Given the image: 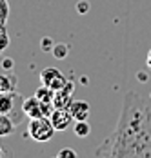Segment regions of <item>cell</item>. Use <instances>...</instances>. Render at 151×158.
<instances>
[{
  "instance_id": "obj_6",
  "label": "cell",
  "mask_w": 151,
  "mask_h": 158,
  "mask_svg": "<svg viewBox=\"0 0 151 158\" xmlns=\"http://www.w3.org/2000/svg\"><path fill=\"white\" fill-rule=\"evenodd\" d=\"M73 93H75V84H73V80H67V84L62 89L55 91L53 106L58 107V109H67L73 102Z\"/></svg>"
},
{
  "instance_id": "obj_19",
  "label": "cell",
  "mask_w": 151,
  "mask_h": 158,
  "mask_svg": "<svg viewBox=\"0 0 151 158\" xmlns=\"http://www.w3.org/2000/svg\"><path fill=\"white\" fill-rule=\"evenodd\" d=\"M4 155H6V151H4V147L0 145V156H4Z\"/></svg>"
},
{
  "instance_id": "obj_2",
  "label": "cell",
  "mask_w": 151,
  "mask_h": 158,
  "mask_svg": "<svg viewBox=\"0 0 151 158\" xmlns=\"http://www.w3.org/2000/svg\"><path fill=\"white\" fill-rule=\"evenodd\" d=\"M24 96H20L16 91H7V93H0V114H7L13 118L15 124H20L24 120Z\"/></svg>"
},
{
  "instance_id": "obj_5",
  "label": "cell",
  "mask_w": 151,
  "mask_h": 158,
  "mask_svg": "<svg viewBox=\"0 0 151 158\" xmlns=\"http://www.w3.org/2000/svg\"><path fill=\"white\" fill-rule=\"evenodd\" d=\"M40 84L51 87L53 91H58V89H62L67 84V78L62 75L60 69H57V67H45L40 73Z\"/></svg>"
},
{
  "instance_id": "obj_1",
  "label": "cell",
  "mask_w": 151,
  "mask_h": 158,
  "mask_svg": "<svg viewBox=\"0 0 151 158\" xmlns=\"http://www.w3.org/2000/svg\"><path fill=\"white\" fill-rule=\"evenodd\" d=\"M104 158H151V109L136 91L124 95L115 131L95 151Z\"/></svg>"
},
{
  "instance_id": "obj_8",
  "label": "cell",
  "mask_w": 151,
  "mask_h": 158,
  "mask_svg": "<svg viewBox=\"0 0 151 158\" xmlns=\"http://www.w3.org/2000/svg\"><path fill=\"white\" fill-rule=\"evenodd\" d=\"M69 113H71V116H73V120L78 122V120H88V116H89V104L88 102H84V100H73L71 102V106L67 107Z\"/></svg>"
},
{
  "instance_id": "obj_18",
  "label": "cell",
  "mask_w": 151,
  "mask_h": 158,
  "mask_svg": "<svg viewBox=\"0 0 151 158\" xmlns=\"http://www.w3.org/2000/svg\"><path fill=\"white\" fill-rule=\"evenodd\" d=\"M146 64H148V67H151V48L148 51V56H146Z\"/></svg>"
},
{
  "instance_id": "obj_15",
  "label": "cell",
  "mask_w": 151,
  "mask_h": 158,
  "mask_svg": "<svg viewBox=\"0 0 151 158\" xmlns=\"http://www.w3.org/2000/svg\"><path fill=\"white\" fill-rule=\"evenodd\" d=\"M67 51H69V46H67V44H55L53 55H55L57 58H66V56H67Z\"/></svg>"
},
{
  "instance_id": "obj_7",
  "label": "cell",
  "mask_w": 151,
  "mask_h": 158,
  "mask_svg": "<svg viewBox=\"0 0 151 158\" xmlns=\"http://www.w3.org/2000/svg\"><path fill=\"white\" fill-rule=\"evenodd\" d=\"M49 118H51V122H53L57 131H67L71 127V122H73V116H71L69 109H58V107L53 109Z\"/></svg>"
},
{
  "instance_id": "obj_12",
  "label": "cell",
  "mask_w": 151,
  "mask_h": 158,
  "mask_svg": "<svg viewBox=\"0 0 151 158\" xmlns=\"http://www.w3.org/2000/svg\"><path fill=\"white\" fill-rule=\"evenodd\" d=\"M75 135L76 136H80V138H84V136H88L91 133V126L88 124V120H78L75 124Z\"/></svg>"
},
{
  "instance_id": "obj_13",
  "label": "cell",
  "mask_w": 151,
  "mask_h": 158,
  "mask_svg": "<svg viewBox=\"0 0 151 158\" xmlns=\"http://www.w3.org/2000/svg\"><path fill=\"white\" fill-rule=\"evenodd\" d=\"M9 48V35L6 31V26H0V53Z\"/></svg>"
},
{
  "instance_id": "obj_10",
  "label": "cell",
  "mask_w": 151,
  "mask_h": 158,
  "mask_svg": "<svg viewBox=\"0 0 151 158\" xmlns=\"http://www.w3.org/2000/svg\"><path fill=\"white\" fill-rule=\"evenodd\" d=\"M15 127H16V124L13 122L11 116H7V114H0V138H2V136H9V135H13V133H15Z\"/></svg>"
},
{
  "instance_id": "obj_17",
  "label": "cell",
  "mask_w": 151,
  "mask_h": 158,
  "mask_svg": "<svg viewBox=\"0 0 151 158\" xmlns=\"http://www.w3.org/2000/svg\"><path fill=\"white\" fill-rule=\"evenodd\" d=\"M42 42H44V49L45 51H49V49H51V40H49V38H44Z\"/></svg>"
},
{
  "instance_id": "obj_11",
  "label": "cell",
  "mask_w": 151,
  "mask_h": 158,
  "mask_svg": "<svg viewBox=\"0 0 151 158\" xmlns=\"http://www.w3.org/2000/svg\"><path fill=\"white\" fill-rule=\"evenodd\" d=\"M35 96L38 98V100H42V102H53V98H55V91L51 89V87H47V85H40L37 91H35Z\"/></svg>"
},
{
  "instance_id": "obj_14",
  "label": "cell",
  "mask_w": 151,
  "mask_h": 158,
  "mask_svg": "<svg viewBox=\"0 0 151 158\" xmlns=\"http://www.w3.org/2000/svg\"><path fill=\"white\" fill-rule=\"evenodd\" d=\"M7 16H9V6H7V0H0V26H6Z\"/></svg>"
},
{
  "instance_id": "obj_9",
  "label": "cell",
  "mask_w": 151,
  "mask_h": 158,
  "mask_svg": "<svg viewBox=\"0 0 151 158\" xmlns=\"http://www.w3.org/2000/svg\"><path fill=\"white\" fill-rule=\"evenodd\" d=\"M18 78L13 71L9 69H4L0 71V93H7V91H15Z\"/></svg>"
},
{
  "instance_id": "obj_16",
  "label": "cell",
  "mask_w": 151,
  "mask_h": 158,
  "mask_svg": "<svg viewBox=\"0 0 151 158\" xmlns=\"http://www.w3.org/2000/svg\"><path fill=\"white\" fill-rule=\"evenodd\" d=\"M57 156L58 158H76V151H73L71 147H64V149H60L57 153Z\"/></svg>"
},
{
  "instance_id": "obj_3",
  "label": "cell",
  "mask_w": 151,
  "mask_h": 158,
  "mask_svg": "<svg viewBox=\"0 0 151 158\" xmlns=\"http://www.w3.org/2000/svg\"><path fill=\"white\" fill-rule=\"evenodd\" d=\"M28 131H29V136L33 140L44 143V142H49L55 136L57 129H55L49 116H38V118H31Z\"/></svg>"
},
{
  "instance_id": "obj_4",
  "label": "cell",
  "mask_w": 151,
  "mask_h": 158,
  "mask_svg": "<svg viewBox=\"0 0 151 158\" xmlns=\"http://www.w3.org/2000/svg\"><path fill=\"white\" fill-rule=\"evenodd\" d=\"M22 109H24L26 116L38 118V116H49L53 113V109H55V106H53V102H42V100H38L37 96L33 95L29 98H24Z\"/></svg>"
}]
</instances>
